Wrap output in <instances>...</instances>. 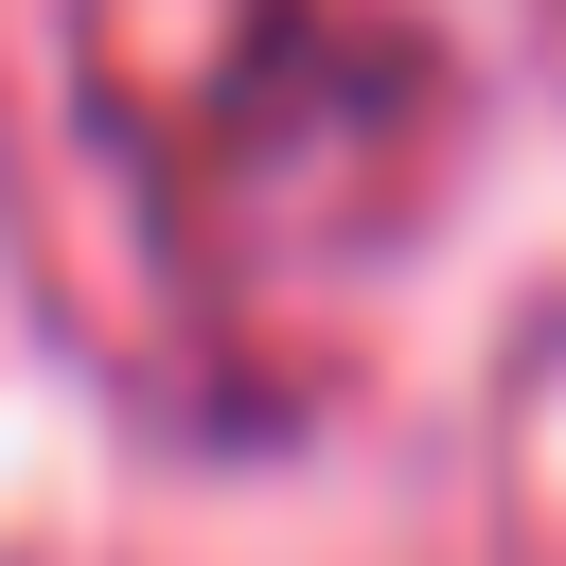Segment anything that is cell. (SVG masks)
<instances>
[{
  "instance_id": "cell-1",
  "label": "cell",
  "mask_w": 566,
  "mask_h": 566,
  "mask_svg": "<svg viewBox=\"0 0 566 566\" xmlns=\"http://www.w3.org/2000/svg\"><path fill=\"white\" fill-rule=\"evenodd\" d=\"M18 35L177 318L283 301L424 177V35L389 0H18Z\"/></svg>"
}]
</instances>
